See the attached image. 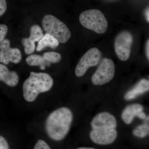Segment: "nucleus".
<instances>
[{
    "instance_id": "15",
    "label": "nucleus",
    "mask_w": 149,
    "mask_h": 149,
    "mask_svg": "<svg viewBox=\"0 0 149 149\" xmlns=\"http://www.w3.org/2000/svg\"><path fill=\"white\" fill-rule=\"evenodd\" d=\"M25 61L29 66H39L42 70L45 69L46 66H50V63L47 61L43 56L39 55L30 54L26 58Z\"/></svg>"
},
{
    "instance_id": "3",
    "label": "nucleus",
    "mask_w": 149,
    "mask_h": 149,
    "mask_svg": "<svg viewBox=\"0 0 149 149\" xmlns=\"http://www.w3.org/2000/svg\"><path fill=\"white\" fill-rule=\"evenodd\" d=\"M79 21L83 27L96 33L102 34L106 32L108 24L105 17L100 10L91 9L80 14Z\"/></svg>"
},
{
    "instance_id": "16",
    "label": "nucleus",
    "mask_w": 149,
    "mask_h": 149,
    "mask_svg": "<svg viewBox=\"0 0 149 149\" xmlns=\"http://www.w3.org/2000/svg\"><path fill=\"white\" fill-rule=\"evenodd\" d=\"M29 38L35 42H39L44 36L43 30L37 24L32 25L30 28Z\"/></svg>"
},
{
    "instance_id": "23",
    "label": "nucleus",
    "mask_w": 149,
    "mask_h": 149,
    "mask_svg": "<svg viewBox=\"0 0 149 149\" xmlns=\"http://www.w3.org/2000/svg\"><path fill=\"white\" fill-rule=\"evenodd\" d=\"M9 148L8 143L3 136H0V149Z\"/></svg>"
},
{
    "instance_id": "24",
    "label": "nucleus",
    "mask_w": 149,
    "mask_h": 149,
    "mask_svg": "<svg viewBox=\"0 0 149 149\" xmlns=\"http://www.w3.org/2000/svg\"><path fill=\"white\" fill-rule=\"evenodd\" d=\"M149 40H148L146 45V56L148 60L149 59Z\"/></svg>"
},
{
    "instance_id": "13",
    "label": "nucleus",
    "mask_w": 149,
    "mask_h": 149,
    "mask_svg": "<svg viewBox=\"0 0 149 149\" xmlns=\"http://www.w3.org/2000/svg\"><path fill=\"white\" fill-rule=\"evenodd\" d=\"M149 90V80L145 79H142L134 88L126 93L124 96V99L126 100H133L148 91Z\"/></svg>"
},
{
    "instance_id": "4",
    "label": "nucleus",
    "mask_w": 149,
    "mask_h": 149,
    "mask_svg": "<svg viewBox=\"0 0 149 149\" xmlns=\"http://www.w3.org/2000/svg\"><path fill=\"white\" fill-rule=\"evenodd\" d=\"M43 29L53 36L59 42H67L71 37V32L66 24L51 15H45L42 20Z\"/></svg>"
},
{
    "instance_id": "14",
    "label": "nucleus",
    "mask_w": 149,
    "mask_h": 149,
    "mask_svg": "<svg viewBox=\"0 0 149 149\" xmlns=\"http://www.w3.org/2000/svg\"><path fill=\"white\" fill-rule=\"evenodd\" d=\"M59 42L56 38L49 33H46L38 42L36 50L37 52H40L48 47L54 49L59 45Z\"/></svg>"
},
{
    "instance_id": "9",
    "label": "nucleus",
    "mask_w": 149,
    "mask_h": 149,
    "mask_svg": "<svg viewBox=\"0 0 149 149\" xmlns=\"http://www.w3.org/2000/svg\"><path fill=\"white\" fill-rule=\"evenodd\" d=\"M90 136L92 141L96 144L109 145L115 141L117 132L115 129H93Z\"/></svg>"
},
{
    "instance_id": "6",
    "label": "nucleus",
    "mask_w": 149,
    "mask_h": 149,
    "mask_svg": "<svg viewBox=\"0 0 149 149\" xmlns=\"http://www.w3.org/2000/svg\"><path fill=\"white\" fill-rule=\"evenodd\" d=\"M133 41L132 34L127 31L120 32L116 37L114 43L115 52L121 61H126L129 58Z\"/></svg>"
},
{
    "instance_id": "11",
    "label": "nucleus",
    "mask_w": 149,
    "mask_h": 149,
    "mask_svg": "<svg viewBox=\"0 0 149 149\" xmlns=\"http://www.w3.org/2000/svg\"><path fill=\"white\" fill-rule=\"evenodd\" d=\"M143 107L139 104H132L126 107L123 111L121 118L125 123L129 124L132 123L135 116L141 119L146 118V114L143 112Z\"/></svg>"
},
{
    "instance_id": "20",
    "label": "nucleus",
    "mask_w": 149,
    "mask_h": 149,
    "mask_svg": "<svg viewBox=\"0 0 149 149\" xmlns=\"http://www.w3.org/2000/svg\"><path fill=\"white\" fill-rule=\"evenodd\" d=\"M8 32V27L5 24H0V44L4 40Z\"/></svg>"
},
{
    "instance_id": "22",
    "label": "nucleus",
    "mask_w": 149,
    "mask_h": 149,
    "mask_svg": "<svg viewBox=\"0 0 149 149\" xmlns=\"http://www.w3.org/2000/svg\"><path fill=\"white\" fill-rule=\"evenodd\" d=\"M7 8L6 0H0V17L5 13Z\"/></svg>"
},
{
    "instance_id": "12",
    "label": "nucleus",
    "mask_w": 149,
    "mask_h": 149,
    "mask_svg": "<svg viewBox=\"0 0 149 149\" xmlns=\"http://www.w3.org/2000/svg\"><path fill=\"white\" fill-rule=\"evenodd\" d=\"M19 80L18 74L14 71H10L7 67L0 64V81L6 85L14 87L17 85Z\"/></svg>"
},
{
    "instance_id": "2",
    "label": "nucleus",
    "mask_w": 149,
    "mask_h": 149,
    "mask_svg": "<svg viewBox=\"0 0 149 149\" xmlns=\"http://www.w3.org/2000/svg\"><path fill=\"white\" fill-rule=\"evenodd\" d=\"M53 84V79L47 73L31 72L22 87L24 100L28 102L34 101L40 93L50 91Z\"/></svg>"
},
{
    "instance_id": "8",
    "label": "nucleus",
    "mask_w": 149,
    "mask_h": 149,
    "mask_svg": "<svg viewBox=\"0 0 149 149\" xmlns=\"http://www.w3.org/2000/svg\"><path fill=\"white\" fill-rule=\"evenodd\" d=\"M10 41L4 39L0 44V63L5 65L12 62L17 64L21 61L22 54L20 50L17 48L10 47Z\"/></svg>"
},
{
    "instance_id": "21",
    "label": "nucleus",
    "mask_w": 149,
    "mask_h": 149,
    "mask_svg": "<svg viewBox=\"0 0 149 149\" xmlns=\"http://www.w3.org/2000/svg\"><path fill=\"white\" fill-rule=\"evenodd\" d=\"M50 147L48 146V144L45 141L42 140H40L37 141L34 147L35 149H50Z\"/></svg>"
},
{
    "instance_id": "10",
    "label": "nucleus",
    "mask_w": 149,
    "mask_h": 149,
    "mask_svg": "<svg viewBox=\"0 0 149 149\" xmlns=\"http://www.w3.org/2000/svg\"><path fill=\"white\" fill-rule=\"evenodd\" d=\"M91 125L93 129H115L117 121L112 115L104 112L96 115L92 120Z\"/></svg>"
},
{
    "instance_id": "1",
    "label": "nucleus",
    "mask_w": 149,
    "mask_h": 149,
    "mask_svg": "<svg viewBox=\"0 0 149 149\" xmlns=\"http://www.w3.org/2000/svg\"><path fill=\"white\" fill-rule=\"evenodd\" d=\"M72 119V111L68 108L61 107L54 111L46 120L48 136L54 141L62 140L69 132Z\"/></svg>"
},
{
    "instance_id": "5",
    "label": "nucleus",
    "mask_w": 149,
    "mask_h": 149,
    "mask_svg": "<svg viewBox=\"0 0 149 149\" xmlns=\"http://www.w3.org/2000/svg\"><path fill=\"white\" fill-rule=\"evenodd\" d=\"M114 63L110 59L104 58L92 77V82L95 85H104L111 81L115 74Z\"/></svg>"
},
{
    "instance_id": "26",
    "label": "nucleus",
    "mask_w": 149,
    "mask_h": 149,
    "mask_svg": "<svg viewBox=\"0 0 149 149\" xmlns=\"http://www.w3.org/2000/svg\"><path fill=\"white\" fill-rule=\"evenodd\" d=\"M78 149H94V148H87V147H81V148H78Z\"/></svg>"
},
{
    "instance_id": "18",
    "label": "nucleus",
    "mask_w": 149,
    "mask_h": 149,
    "mask_svg": "<svg viewBox=\"0 0 149 149\" xmlns=\"http://www.w3.org/2000/svg\"><path fill=\"white\" fill-rule=\"evenodd\" d=\"M149 133V124L146 123L139 125L133 131L134 136L140 138H145L148 135Z\"/></svg>"
},
{
    "instance_id": "19",
    "label": "nucleus",
    "mask_w": 149,
    "mask_h": 149,
    "mask_svg": "<svg viewBox=\"0 0 149 149\" xmlns=\"http://www.w3.org/2000/svg\"><path fill=\"white\" fill-rule=\"evenodd\" d=\"M43 57L47 61L50 63H57L61 59L60 54L56 52H47L43 54Z\"/></svg>"
},
{
    "instance_id": "25",
    "label": "nucleus",
    "mask_w": 149,
    "mask_h": 149,
    "mask_svg": "<svg viewBox=\"0 0 149 149\" xmlns=\"http://www.w3.org/2000/svg\"><path fill=\"white\" fill-rule=\"evenodd\" d=\"M149 8H147L146 10V19L147 21L149 22Z\"/></svg>"
},
{
    "instance_id": "7",
    "label": "nucleus",
    "mask_w": 149,
    "mask_h": 149,
    "mask_svg": "<svg viewBox=\"0 0 149 149\" xmlns=\"http://www.w3.org/2000/svg\"><path fill=\"white\" fill-rule=\"evenodd\" d=\"M101 53L99 49L94 47L87 51L80 58L75 70V74L77 77L85 74L88 68L97 65L101 58Z\"/></svg>"
},
{
    "instance_id": "17",
    "label": "nucleus",
    "mask_w": 149,
    "mask_h": 149,
    "mask_svg": "<svg viewBox=\"0 0 149 149\" xmlns=\"http://www.w3.org/2000/svg\"><path fill=\"white\" fill-rule=\"evenodd\" d=\"M22 43L24 46V52L26 54L33 53L35 48V42L28 37L23 38L22 40Z\"/></svg>"
}]
</instances>
